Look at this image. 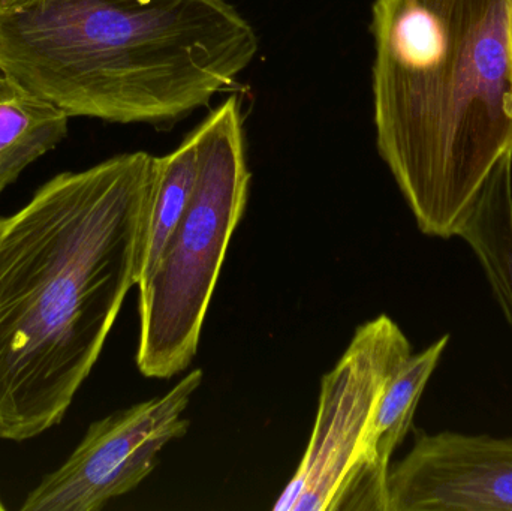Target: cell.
I'll list each match as a JSON object with an SVG mask.
<instances>
[{
    "instance_id": "6da1fadb",
    "label": "cell",
    "mask_w": 512,
    "mask_h": 511,
    "mask_svg": "<svg viewBox=\"0 0 512 511\" xmlns=\"http://www.w3.org/2000/svg\"><path fill=\"white\" fill-rule=\"evenodd\" d=\"M156 156L57 174L0 218V440L59 425L143 267Z\"/></svg>"
},
{
    "instance_id": "7a4b0ae2",
    "label": "cell",
    "mask_w": 512,
    "mask_h": 511,
    "mask_svg": "<svg viewBox=\"0 0 512 511\" xmlns=\"http://www.w3.org/2000/svg\"><path fill=\"white\" fill-rule=\"evenodd\" d=\"M511 0H375L376 146L418 228L450 239L512 152Z\"/></svg>"
},
{
    "instance_id": "3957f363",
    "label": "cell",
    "mask_w": 512,
    "mask_h": 511,
    "mask_svg": "<svg viewBox=\"0 0 512 511\" xmlns=\"http://www.w3.org/2000/svg\"><path fill=\"white\" fill-rule=\"evenodd\" d=\"M227 0H48L0 15V69L69 117L173 125L258 53Z\"/></svg>"
},
{
    "instance_id": "277c9868",
    "label": "cell",
    "mask_w": 512,
    "mask_h": 511,
    "mask_svg": "<svg viewBox=\"0 0 512 511\" xmlns=\"http://www.w3.org/2000/svg\"><path fill=\"white\" fill-rule=\"evenodd\" d=\"M198 173L188 209L152 269L141 276L137 366L168 380L191 365L228 246L248 203L242 108L222 102L195 129Z\"/></svg>"
},
{
    "instance_id": "5b68a950",
    "label": "cell",
    "mask_w": 512,
    "mask_h": 511,
    "mask_svg": "<svg viewBox=\"0 0 512 511\" xmlns=\"http://www.w3.org/2000/svg\"><path fill=\"white\" fill-rule=\"evenodd\" d=\"M411 354V342L387 315L358 327L322 378L309 446L273 510L348 511L379 399Z\"/></svg>"
},
{
    "instance_id": "8992f818",
    "label": "cell",
    "mask_w": 512,
    "mask_h": 511,
    "mask_svg": "<svg viewBox=\"0 0 512 511\" xmlns=\"http://www.w3.org/2000/svg\"><path fill=\"white\" fill-rule=\"evenodd\" d=\"M203 383L195 369L170 392L92 423L72 455L27 495L21 511H98L134 491L158 456L189 431L183 417Z\"/></svg>"
},
{
    "instance_id": "52a82bcc",
    "label": "cell",
    "mask_w": 512,
    "mask_h": 511,
    "mask_svg": "<svg viewBox=\"0 0 512 511\" xmlns=\"http://www.w3.org/2000/svg\"><path fill=\"white\" fill-rule=\"evenodd\" d=\"M387 511H512V438L418 432L388 473Z\"/></svg>"
},
{
    "instance_id": "ba28073f",
    "label": "cell",
    "mask_w": 512,
    "mask_h": 511,
    "mask_svg": "<svg viewBox=\"0 0 512 511\" xmlns=\"http://www.w3.org/2000/svg\"><path fill=\"white\" fill-rule=\"evenodd\" d=\"M450 335L411 354L385 387L373 414L348 511H387L391 456L412 429L418 402L432 378Z\"/></svg>"
},
{
    "instance_id": "9c48e42d",
    "label": "cell",
    "mask_w": 512,
    "mask_h": 511,
    "mask_svg": "<svg viewBox=\"0 0 512 511\" xmlns=\"http://www.w3.org/2000/svg\"><path fill=\"white\" fill-rule=\"evenodd\" d=\"M456 236L477 255L512 329V152L493 168Z\"/></svg>"
},
{
    "instance_id": "30bf717a",
    "label": "cell",
    "mask_w": 512,
    "mask_h": 511,
    "mask_svg": "<svg viewBox=\"0 0 512 511\" xmlns=\"http://www.w3.org/2000/svg\"><path fill=\"white\" fill-rule=\"evenodd\" d=\"M69 119L0 69V194L68 135Z\"/></svg>"
},
{
    "instance_id": "8fae6325",
    "label": "cell",
    "mask_w": 512,
    "mask_h": 511,
    "mask_svg": "<svg viewBox=\"0 0 512 511\" xmlns=\"http://www.w3.org/2000/svg\"><path fill=\"white\" fill-rule=\"evenodd\" d=\"M197 173L198 144L195 132L186 137L174 152L156 159L141 276L152 269L188 209Z\"/></svg>"
},
{
    "instance_id": "7c38bea8",
    "label": "cell",
    "mask_w": 512,
    "mask_h": 511,
    "mask_svg": "<svg viewBox=\"0 0 512 511\" xmlns=\"http://www.w3.org/2000/svg\"><path fill=\"white\" fill-rule=\"evenodd\" d=\"M44 2H48V0H0V15L32 8V6Z\"/></svg>"
},
{
    "instance_id": "4fadbf2b",
    "label": "cell",
    "mask_w": 512,
    "mask_h": 511,
    "mask_svg": "<svg viewBox=\"0 0 512 511\" xmlns=\"http://www.w3.org/2000/svg\"><path fill=\"white\" fill-rule=\"evenodd\" d=\"M510 44H511V60H512V0H511V11H510Z\"/></svg>"
},
{
    "instance_id": "5bb4252c",
    "label": "cell",
    "mask_w": 512,
    "mask_h": 511,
    "mask_svg": "<svg viewBox=\"0 0 512 511\" xmlns=\"http://www.w3.org/2000/svg\"><path fill=\"white\" fill-rule=\"evenodd\" d=\"M5 510V506H3L2 498H0V511Z\"/></svg>"
}]
</instances>
